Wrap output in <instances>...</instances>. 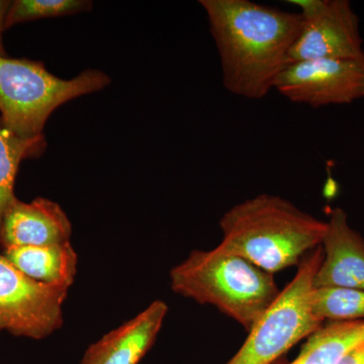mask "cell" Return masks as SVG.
I'll list each match as a JSON object with an SVG mask.
<instances>
[{
	"label": "cell",
	"mask_w": 364,
	"mask_h": 364,
	"mask_svg": "<svg viewBox=\"0 0 364 364\" xmlns=\"http://www.w3.org/2000/svg\"><path fill=\"white\" fill-rule=\"evenodd\" d=\"M221 59L223 82L232 95L261 100L291 64L298 13L250 0H200Z\"/></svg>",
	"instance_id": "obj_1"
},
{
	"label": "cell",
	"mask_w": 364,
	"mask_h": 364,
	"mask_svg": "<svg viewBox=\"0 0 364 364\" xmlns=\"http://www.w3.org/2000/svg\"><path fill=\"white\" fill-rule=\"evenodd\" d=\"M326 227L287 198L262 193L225 213L220 245L274 274L321 246Z\"/></svg>",
	"instance_id": "obj_2"
},
{
	"label": "cell",
	"mask_w": 364,
	"mask_h": 364,
	"mask_svg": "<svg viewBox=\"0 0 364 364\" xmlns=\"http://www.w3.org/2000/svg\"><path fill=\"white\" fill-rule=\"evenodd\" d=\"M172 291L215 306L246 331L279 298L274 274L221 245L193 250L169 273Z\"/></svg>",
	"instance_id": "obj_3"
},
{
	"label": "cell",
	"mask_w": 364,
	"mask_h": 364,
	"mask_svg": "<svg viewBox=\"0 0 364 364\" xmlns=\"http://www.w3.org/2000/svg\"><path fill=\"white\" fill-rule=\"evenodd\" d=\"M111 78L87 69L72 79L53 75L42 62L0 55V122L25 140L39 138L48 119L69 100L104 90Z\"/></svg>",
	"instance_id": "obj_4"
},
{
	"label": "cell",
	"mask_w": 364,
	"mask_h": 364,
	"mask_svg": "<svg viewBox=\"0 0 364 364\" xmlns=\"http://www.w3.org/2000/svg\"><path fill=\"white\" fill-rule=\"evenodd\" d=\"M322 258L321 246L301 258L294 279L249 330L247 339L226 364H272L322 327L311 306L314 277Z\"/></svg>",
	"instance_id": "obj_5"
},
{
	"label": "cell",
	"mask_w": 364,
	"mask_h": 364,
	"mask_svg": "<svg viewBox=\"0 0 364 364\" xmlns=\"http://www.w3.org/2000/svg\"><path fill=\"white\" fill-rule=\"evenodd\" d=\"M68 289L36 282L0 254V328L28 338L50 336L63 324Z\"/></svg>",
	"instance_id": "obj_6"
},
{
	"label": "cell",
	"mask_w": 364,
	"mask_h": 364,
	"mask_svg": "<svg viewBox=\"0 0 364 364\" xmlns=\"http://www.w3.org/2000/svg\"><path fill=\"white\" fill-rule=\"evenodd\" d=\"M301 16L291 64L309 60L364 56L359 18L347 0H289Z\"/></svg>",
	"instance_id": "obj_7"
},
{
	"label": "cell",
	"mask_w": 364,
	"mask_h": 364,
	"mask_svg": "<svg viewBox=\"0 0 364 364\" xmlns=\"http://www.w3.org/2000/svg\"><path fill=\"white\" fill-rule=\"evenodd\" d=\"M274 90L289 102L314 109L364 100V56L294 62Z\"/></svg>",
	"instance_id": "obj_8"
},
{
	"label": "cell",
	"mask_w": 364,
	"mask_h": 364,
	"mask_svg": "<svg viewBox=\"0 0 364 364\" xmlns=\"http://www.w3.org/2000/svg\"><path fill=\"white\" fill-rule=\"evenodd\" d=\"M321 248L323 258L314 287H346L364 291V239L349 225L343 208H333Z\"/></svg>",
	"instance_id": "obj_9"
},
{
	"label": "cell",
	"mask_w": 364,
	"mask_h": 364,
	"mask_svg": "<svg viewBox=\"0 0 364 364\" xmlns=\"http://www.w3.org/2000/svg\"><path fill=\"white\" fill-rule=\"evenodd\" d=\"M71 223L58 203L38 198L23 203L14 198L0 226L4 249L35 247L70 242Z\"/></svg>",
	"instance_id": "obj_10"
},
{
	"label": "cell",
	"mask_w": 364,
	"mask_h": 364,
	"mask_svg": "<svg viewBox=\"0 0 364 364\" xmlns=\"http://www.w3.org/2000/svg\"><path fill=\"white\" fill-rule=\"evenodd\" d=\"M168 306L162 301L90 345L80 364H138L154 344Z\"/></svg>",
	"instance_id": "obj_11"
},
{
	"label": "cell",
	"mask_w": 364,
	"mask_h": 364,
	"mask_svg": "<svg viewBox=\"0 0 364 364\" xmlns=\"http://www.w3.org/2000/svg\"><path fill=\"white\" fill-rule=\"evenodd\" d=\"M6 259L26 277L50 286L69 289L77 272V254L70 242L35 247L4 249Z\"/></svg>",
	"instance_id": "obj_12"
},
{
	"label": "cell",
	"mask_w": 364,
	"mask_h": 364,
	"mask_svg": "<svg viewBox=\"0 0 364 364\" xmlns=\"http://www.w3.org/2000/svg\"><path fill=\"white\" fill-rule=\"evenodd\" d=\"M364 343V320L329 322L314 332L289 364H338Z\"/></svg>",
	"instance_id": "obj_13"
},
{
	"label": "cell",
	"mask_w": 364,
	"mask_h": 364,
	"mask_svg": "<svg viewBox=\"0 0 364 364\" xmlns=\"http://www.w3.org/2000/svg\"><path fill=\"white\" fill-rule=\"evenodd\" d=\"M46 148L45 136L25 140L14 135L0 122V226L6 208L16 198L14 183L21 161L40 157Z\"/></svg>",
	"instance_id": "obj_14"
},
{
	"label": "cell",
	"mask_w": 364,
	"mask_h": 364,
	"mask_svg": "<svg viewBox=\"0 0 364 364\" xmlns=\"http://www.w3.org/2000/svg\"><path fill=\"white\" fill-rule=\"evenodd\" d=\"M314 316L320 322L364 320V291L346 287H314Z\"/></svg>",
	"instance_id": "obj_15"
},
{
	"label": "cell",
	"mask_w": 364,
	"mask_h": 364,
	"mask_svg": "<svg viewBox=\"0 0 364 364\" xmlns=\"http://www.w3.org/2000/svg\"><path fill=\"white\" fill-rule=\"evenodd\" d=\"M91 7L92 1L87 0H16L7 11L4 30L26 21L83 13Z\"/></svg>",
	"instance_id": "obj_16"
},
{
	"label": "cell",
	"mask_w": 364,
	"mask_h": 364,
	"mask_svg": "<svg viewBox=\"0 0 364 364\" xmlns=\"http://www.w3.org/2000/svg\"><path fill=\"white\" fill-rule=\"evenodd\" d=\"M338 364H364V343L347 353Z\"/></svg>",
	"instance_id": "obj_17"
},
{
	"label": "cell",
	"mask_w": 364,
	"mask_h": 364,
	"mask_svg": "<svg viewBox=\"0 0 364 364\" xmlns=\"http://www.w3.org/2000/svg\"><path fill=\"white\" fill-rule=\"evenodd\" d=\"M11 4V1H9V0H0V55L2 56H6L4 41H2V33L6 31L4 30V21H6L7 11H9Z\"/></svg>",
	"instance_id": "obj_18"
},
{
	"label": "cell",
	"mask_w": 364,
	"mask_h": 364,
	"mask_svg": "<svg viewBox=\"0 0 364 364\" xmlns=\"http://www.w3.org/2000/svg\"><path fill=\"white\" fill-rule=\"evenodd\" d=\"M0 330H1V328H0Z\"/></svg>",
	"instance_id": "obj_19"
}]
</instances>
